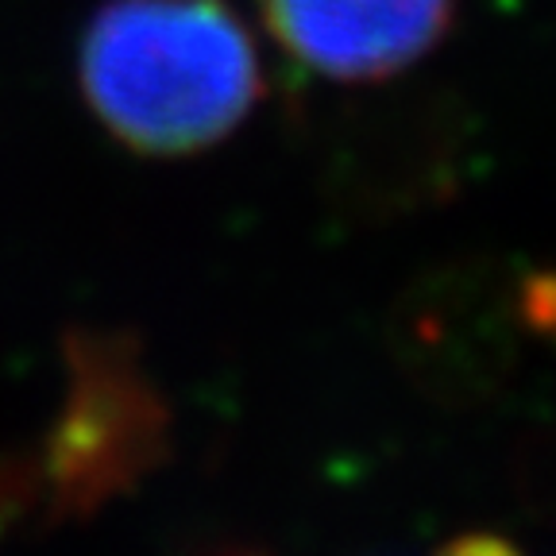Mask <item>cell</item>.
<instances>
[{
  "instance_id": "obj_6",
  "label": "cell",
  "mask_w": 556,
  "mask_h": 556,
  "mask_svg": "<svg viewBox=\"0 0 556 556\" xmlns=\"http://www.w3.org/2000/svg\"><path fill=\"white\" fill-rule=\"evenodd\" d=\"M518 313L526 329H533L538 337H548V329H553V278L545 270L518 278Z\"/></svg>"
},
{
  "instance_id": "obj_1",
  "label": "cell",
  "mask_w": 556,
  "mask_h": 556,
  "mask_svg": "<svg viewBox=\"0 0 556 556\" xmlns=\"http://www.w3.org/2000/svg\"><path fill=\"white\" fill-rule=\"evenodd\" d=\"M97 121L139 155H193L260 101V59L225 0H109L81 39Z\"/></svg>"
},
{
  "instance_id": "obj_2",
  "label": "cell",
  "mask_w": 556,
  "mask_h": 556,
  "mask_svg": "<svg viewBox=\"0 0 556 556\" xmlns=\"http://www.w3.org/2000/svg\"><path fill=\"white\" fill-rule=\"evenodd\" d=\"M62 352L70 387L47 437L43 479L54 514L89 518L166 460L170 409L128 332L70 329Z\"/></svg>"
},
{
  "instance_id": "obj_9",
  "label": "cell",
  "mask_w": 556,
  "mask_h": 556,
  "mask_svg": "<svg viewBox=\"0 0 556 556\" xmlns=\"http://www.w3.org/2000/svg\"><path fill=\"white\" fill-rule=\"evenodd\" d=\"M4 503H9V486H4V479H0V514H4Z\"/></svg>"
},
{
  "instance_id": "obj_3",
  "label": "cell",
  "mask_w": 556,
  "mask_h": 556,
  "mask_svg": "<svg viewBox=\"0 0 556 556\" xmlns=\"http://www.w3.org/2000/svg\"><path fill=\"white\" fill-rule=\"evenodd\" d=\"M464 104L452 93L409 89L364 104L340 124L325 159V193L352 220L409 217L464 186L476 155Z\"/></svg>"
},
{
  "instance_id": "obj_8",
  "label": "cell",
  "mask_w": 556,
  "mask_h": 556,
  "mask_svg": "<svg viewBox=\"0 0 556 556\" xmlns=\"http://www.w3.org/2000/svg\"><path fill=\"white\" fill-rule=\"evenodd\" d=\"M190 556H267L252 545H236V541H217V545H205V548H193Z\"/></svg>"
},
{
  "instance_id": "obj_7",
  "label": "cell",
  "mask_w": 556,
  "mask_h": 556,
  "mask_svg": "<svg viewBox=\"0 0 556 556\" xmlns=\"http://www.w3.org/2000/svg\"><path fill=\"white\" fill-rule=\"evenodd\" d=\"M437 556H521V553L506 538H498V533H460V538H452Z\"/></svg>"
},
{
  "instance_id": "obj_5",
  "label": "cell",
  "mask_w": 556,
  "mask_h": 556,
  "mask_svg": "<svg viewBox=\"0 0 556 556\" xmlns=\"http://www.w3.org/2000/svg\"><path fill=\"white\" fill-rule=\"evenodd\" d=\"M275 39L337 81H387L426 59L456 0H260Z\"/></svg>"
},
{
  "instance_id": "obj_4",
  "label": "cell",
  "mask_w": 556,
  "mask_h": 556,
  "mask_svg": "<svg viewBox=\"0 0 556 556\" xmlns=\"http://www.w3.org/2000/svg\"><path fill=\"white\" fill-rule=\"evenodd\" d=\"M518 282L486 263H456L417 278L399 298L391 344L421 391L437 399L491 394L510 371L518 340Z\"/></svg>"
}]
</instances>
